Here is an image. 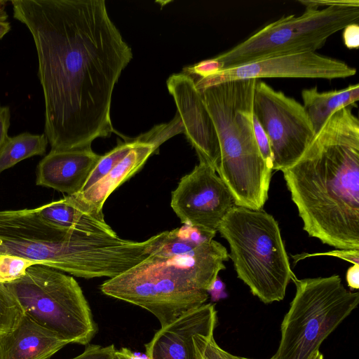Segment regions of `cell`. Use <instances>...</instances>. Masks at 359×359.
Returning a JSON list of instances; mask_svg holds the SVG:
<instances>
[{
    "instance_id": "6da1fadb",
    "label": "cell",
    "mask_w": 359,
    "mask_h": 359,
    "mask_svg": "<svg viewBox=\"0 0 359 359\" xmlns=\"http://www.w3.org/2000/svg\"><path fill=\"white\" fill-rule=\"evenodd\" d=\"M36 50L51 149L91 147L114 132L113 91L133 58L104 0H13Z\"/></svg>"
},
{
    "instance_id": "7a4b0ae2",
    "label": "cell",
    "mask_w": 359,
    "mask_h": 359,
    "mask_svg": "<svg viewBox=\"0 0 359 359\" xmlns=\"http://www.w3.org/2000/svg\"><path fill=\"white\" fill-rule=\"evenodd\" d=\"M352 108L334 111L281 170L304 230L339 250H359V121Z\"/></svg>"
},
{
    "instance_id": "3957f363",
    "label": "cell",
    "mask_w": 359,
    "mask_h": 359,
    "mask_svg": "<svg viewBox=\"0 0 359 359\" xmlns=\"http://www.w3.org/2000/svg\"><path fill=\"white\" fill-rule=\"evenodd\" d=\"M148 255L147 241L62 228L43 219L36 208L0 210V257L20 258L83 278H112Z\"/></svg>"
},
{
    "instance_id": "277c9868",
    "label": "cell",
    "mask_w": 359,
    "mask_h": 359,
    "mask_svg": "<svg viewBox=\"0 0 359 359\" xmlns=\"http://www.w3.org/2000/svg\"><path fill=\"white\" fill-rule=\"evenodd\" d=\"M229 257L226 248L213 239L181 255H150L104 282L100 290L147 310L163 327L205 304Z\"/></svg>"
},
{
    "instance_id": "5b68a950",
    "label": "cell",
    "mask_w": 359,
    "mask_h": 359,
    "mask_svg": "<svg viewBox=\"0 0 359 359\" xmlns=\"http://www.w3.org/2000/svg\"><path fill=\"white\" fill-rule=\"evenodd\" d=\"M258 79L236 80L201 91L217 133L220 159L216 172L235 205L262 210L272 170L258 147L253 127V97Z\"/></svg>"
},
{
    "instance_id": "8992f818",
    "label": "cell",
    "mask_w": 359,
    "mask_h": 359,
    "mask_svg": "<svg viewBox=\"0 0 359 359\" xmlns=\"http://www.w3.org/2000/svg\"><path fill=\"white\" fill-rule=\"evenodd\" d=\"M217 231L229 243L238 278L252 294L265 304L283 300L296 276L274 217L262 210L234 205Z\"/></svg>"
},
{
    "instance_id": "52a82bcc",
    "label": "cell",
    "mask_w": 359,
    "mask_h": 359,
    "mask_svg": "<svg viewBox=\"0 0 359 359\" xmlns=\"http://www.w3.org/2000/svg\"><path fill=\"white\" fill-rule=\"evenodd\" d=\"M318 3L325 7L305 6L299 16H283L215 58L224 69L271 57L316 52L330 36L358 22V0Z\"/></svg>"
},
{
    "instance_id": "ba28073f",
    "label": "cell",
    "mask_w": 359,
    "mask_h": 359,
    "mask_svg": "<svg viewBox=\"0 0 359 359\" xmlns=\"http://www.w3.org/2000/svg\"><path fill=\"white\" fill-rule=\"evenodd\" d=\"M296 292L281 324V338L272 359H311L323 341L359 303L338 275L292 280Z\"/></svg>"
},
{
    "instance_id": "9c48e42d",
    "label": "cell",
    "mask_w": 359,
    "mask_h": 359,
    "mask_svg": "<svg viewBox=\"0 0 359 359\" xmlns=\"http://www.w3.org/2000/svg\"><path fill=\"white\" fill-rule=\"evenodd\" d=\"M25 313L69 344H88L97 331L89 304L72 276L42 264L5 283Z\"/></svg>"
},
{
    "instance_id": "30bf717a",
    "label": "cell",
    "mask_w": 359,
    "mask_h": 359,
    "mask_svg": "<svg viewBox=\"0 0 359 359\" xmlns=\"http://www.w3.org/2000/svg\"><path fill=\"white\" fill-rule=\"evenodd\" d=\"M252 108L270 143L273 170L281 171L291 166L315 135L303 105L258 79Z\"/></svg>"
},
{
    "instance_id": "8fae6325",
    "label": "cell",
    "mask_w": 359,
    "mask_h": 359,
    "mask_svg": "<svg viewBox=\"0 0 359 359\" xmlns=\"http://www.w3.org/2000/svg\"><path fill=\"white\" fill-rule=\"evenodd\" d=\"M235 205L228 188L215 169L204 161L183 176L171 195L170 206L184 224L215 236Z\"/></svg>"
},
{
    "instance_id": "7c38bea8",
    "label": "cell",
    "mask_w": 359,
    "mask_h": 359,
    "mask_svg": "<svg viewBox=\"0 0 359 359\" xmlns=\"http://www.w3.org/2000/svg\"><path fill=\"white\" fill-rule=\"evenodd\" d=\"M356 74V69L344 61L316 52L301 53L265 58L215 74L194 79L199 91L224 82L263 78L344 79Z\"/></svg>"
},
{
    "instance_id": "4fadbf2b",
    "label": "cell",
    "mask_w": 359,
    "mask_h": 359,
    "mask_svg": "<svg viewBox=\"0 0 359 359\" xmlns=\"http://www.w3.org/2000/svg\"><path fill=\"white\" fill-rule=\"evenodd\" d=\"M166 83L187 140L196 150L199 161L207 162L217 170L220 159L217 133L194 79L182 72L173 74Z\"/></svg>"
},
{
    "instance_id": "5bb4252c",
    "label": "cell",
    "mask_w": 359,
    "mask_h": 359,
    "mask_svg": "<svg viewBox=\"0 0 359 359\" xmlns=\"http://www.w3.org/2000/svg\"><path fill=\"white\" fill-rule=\"evenodd\" d=\"M217 325L215 304H203L161 327L144 344L148 359H197L194 337L212 336Z\"/></svg>"
},
{
    "instance_id": "9a60e30c",
    "label": "cell",
    "mask_w": 359,
    "mask_h": 359,
    "mask_svg": "<svg viewBox=\"0 0 359 359\" xmlns=\"http://www.w3.org/2000/svg\"><path fill=\"white\" fill-rule=\"evenodd\" d=\"M101 156L91 147L50 151L39 162L36 184L72 196L80 192Z\"/></svg>"
},
{
    "instance_id": "2e32d148",
    "label": "cell",
    "mask_w": 359,
    "mask_h": 359,
    "mask_svg": "<svg viewBox=\"0 0 359 359\" xmlns=\"http://www.w3.org/2000/svg\"><path fill=\"white\" fill-rule=\"evenodd\" d=\"M68 344L25 313L14 330L0 337V359H50Z\"/></svg>"
},
{
    "instance_id": "e0dca14e",
    "label": "cell",
    "mask_w": 359,
    "mask_h": 359,
    "mask_svg": "<svg viewBox=\"0 0 359 359\" xmlns=\"http://www.w3.org/2000/svg\"><path fill=\"white\" fill-rule=\"evenodd\" d=\"M135 140V147L108 174L86 190L67 196L68 198L89 212L103 214L104 203L110 194L136 173L156 152L153 145Z\"/></svg>"
},
{
    "instance_id": "ac0fdd59",
    "label": "cell",
    "mask_w": 359,
    "mask_h": 359,
    "mask_svg": "<svg viewBox=\"0 0 359 359\" xmlns=\"http://www.w3.org/2000/svg\"><path fill=\"white\" fill-rule=\"evenodd\" d=\"M36 209L43 219L62 228L88 235L117 236L105 222L104 214L89 212L73 203L67 196Z\"/></svg>"
},
{
    "instance_id": "d6986e66",
    "label": "cell",
    "mask_w": 359,
    "mask_h": 359,
    "mask_svg": "<svg viewBox=\"0 0 359 359\" xmlns=\"http://www.w3.org/2000/svg\"><path fill=\"white\" fill-rule=\"evenodd\" d=\"M303 107L312 124L315 134L337 110L356 106L359 100V84L339 90L319 92L317 87L302 91Z\"/></svg>"
},
{
    "instance_id": "ffe728a7",
    "label": "cell",
    "mask_w": 359,
    "mask_h": 359,
    "mask_svg": "<svg viewBox=\"0 0 359 359\" xmlns=\"http://www.w3.org/2000/svg\"><path fill=\"white\" fill-rule=\"evenodd\" d=\"M215 236L189 225L157 234L151 255L174 257L187 253Z\"/></svg>"
},
{
    "instance_id": "44dd1931",
    "label": "cell",
    "mask_w": 359,
    "mask_h": 359,
    "mask_svg": "<svg viewBox=\"0 0 359 359\" xmlns=\"http://www.w3.org/2000/svg\"><path fill=\"white\" fill-rule=\"evenodd\" d=\"M48 144L46 135L22 133L8 137L0 151V173L20 161L46 153Z\"/></svg>"
},
{
    "instance_id": "7402d4cb",
    "label": "cell",
    "mask_w": 359,
    "mask_h": 359,
    "mask_svg": "<svg viewBox=\"0 0 359 359\" xmlns=\"http://www.w3.org/2000/svg\"><path fill=\"white\" fill-rule=\"evenodd\" d=\"M136 144L137 141L134 138L126 140L101 156L81 191L86 190L108 174L130 153Z\"/></svg>"
},
{
    "instance_id": "603a6c76",
    "label": "cell",
    "mask_w": 359,
    "mask_h": 359,
    "mask_svg": "<svg viewBox=\"0 0 359 359\" xmlns=\"http://www.w3.org/2000/svg\"><path fill=\"white\" fill-rule=\"evenodd\" d=\"M25 311L5 283H0V337L14 330Z\"/></svg>"
},
{
    "instance_id": "cb8c5ba5",
    "label": "cell",
    "mask_w": 359,
    "mask_h": 359,
    "mask_svg": "<svg viewBox=\"0 0 359 359\" xmlns=\"http://www.w3.org/2000/svg\"><path fill=\"white\" fill-rule=\"evenodd\" d=\"M184 128L177 114L168 123L156 126L151 130L135 139L141 142L147 143L154 147L156 151L159 146L171 137L183 133Z\"/></svg>"
},
{
    "instance_id": "d4e9b609",
    "label": "cell",
    "mask_w": 359,
    "mask_h": 359,
    "mask_svg": "<svg viewBox=\"0 0 359 359\" xmlns=\"http://www.w3.org/2000/svg\"><path fill=\"white\" fill-rule=\"evenodd\" d=\"M194 342L197 359H250L234 355L223 350L215 342L213 335H196Z\"/></svg>"
},
{
    "instance_id": "484cf974",
    "label": "cell",
    "mask_w": 359,
    "mask_h": 359,
    "mask_svg": "<svg viewBox=\"0 0 359 359\" xmlns=\"http://www.w3.org/2000/svg\"><path fill=\"white\" fill-rule=\"evenodd\" d=\"M32 262L15 257H0V283H6L20 277Z\"/></svg>"
},
{
    "instance_id": "4316f807",
    "label": "cell",
    "mask_w": 359,
    "mask_h": 359,
    "mask_svg": "<svg viewBox=\"0 0 359 359\" xmlns=\"http://www.w3.org/2000/svg\"><path fill=\"white\" fill-rule=\"evenodd\" d=\"M253 127L256 141L262 156L268 168L273 170V157L268 137L254 114Z\"/></svg>"
},
{
    "instance_id": "83f0119b",
    "label": "cell",
    "mask_w": 359,
    "mask_h": 359,
    "mask_svg": "<svg viewBox=\"0 0 359 359\" xmlns=\"http://www.w3.org/2000/svg\"><path fill=\"white\" fill-rule=\"evenodd\" d=\"M116 351L114 344L107 346L89 344L82 353L71 359H115Z\"/></svg>"
},
{
    "instance_id": "f1b7e54d",
    "label": "cell",
    "mask_w": 359,
    "mask_h": 359,
    "mask_svg": "<svg viewBox=\"0 0 359 359\" xmlns=\"http://www.w3.org/2000/svg\"><path fill=\"white\" fill-rule=\"evenodd\" d=\"M319 255H328L339 257L343 260L349 262L353 264H359V250H335L328 252L315 253V254H302L293 256L295 262L306 257Z\"/></svg>"
},
{
    "instance_id": "f546056e",
    "label": "cell",
    "mask_w": 359,
    "mask_h": 359,
    "mask_svg": "<svg viewBox=\"0 0 359 359\" xmlns=\"http://www.w3.org/2000/svg\"><path fill=\"white\" fill-rule=\"evenodd\" d=\"M11 117L9 107L0 104V151L9 137L8 132L11 124Z\"/></svg>"
},
{
    "instance_id": "4dcf8cb0",
    "label": "cell",
    "mask_w": 359,
    "mask_h": 359,
    "mask_svg": "<svg viewBox=\"0 0 359 359\" xmlns=\"http://www.w3.org/2000/svg\"><path fill=\"white\" fill-rule=\"evenodd\" d=\"M343 39L345 46L350 49L358 48L359 46V25L351 23L343 29Z\"/></svg>"
},
{
    "instance_id": "1f68e13d",
    "label": "cell",
    "mask_w": 359,
    "mask_h": 359,
    "mask_svg": "<svg viewBox=\"0 0 359 359\" xmlns=\"http://www.w3.org/2000/svg\"><path fill=\"white\" fill-rule=\"evenodd\" d=\"M346 280L351 289L359 288V264H353L347 270Z\"/></svg>"
},
{
    "instance_id": "d6a6232c",
    "label": "cell",
    "mask_w": 359,
    "mask_h": 359,
    "mask_svg": "<svg viewBox=\"0 0 359 359\" xmlns=\"http://www.w3.org/2000/svg\"><path fill=\"white\" fill-rule=\"evenodd\" d=\"M4 1H0V39L11 29V25L6 20L8 15L2 5Z\"/></svg>"
},
{
    "instance_id": "836d02e7",
    "label": "cell",
    "mask_w": 359,
    "mask_h": 359,
    "mask_svg": "<svg viewBox=\"0 0 359 359\" xmlns=\"http://www.w3.org/2000/svg\"><path fill=\"white\" fill-rule=\"evenodd\" d=\"M208 293H211L212 297H214L215 299L224 298L226 296L224 292V285L219 279V277L217 278V279L212 284V287L208 291Z\"/></svg>"
},
{
    "instance_id": "e575fe53",
    "label": "cell",
    "mask_w": 359,
    "mask_h": 359,
    "mask_svg": "<svg viewBox=\"0 0 359 359\" xmlns=\"http://www.w3.org/2000/svg\"><path fill=\"white\" fill-rule=\"evenodd\" d=\"M115 359H140L130 349L122 348L116 350L115 353Z\"/></svg>"
},
{
    "instance_id": "d590c367",
    "label": "cell",
    "mask_w": 359,
    "mask_h": 359,
    "mask_svg": "<svg viewBox=\"0 0 359 359\" xmlns=\"http://www.w3.org/2000/svg\"><path fill=\"white\" fill-rule=\"evenodd\" d=\"M311 359H323V355L318 351L314 355L311 357Z\"/></svg>"
}]
</instances>
